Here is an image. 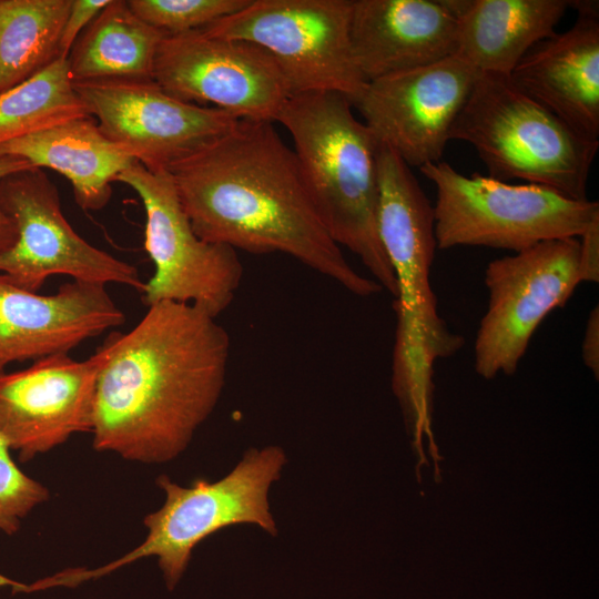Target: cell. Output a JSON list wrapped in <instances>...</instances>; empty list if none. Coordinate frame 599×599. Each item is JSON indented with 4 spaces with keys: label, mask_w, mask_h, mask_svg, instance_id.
<instances>
[{
    "label": "cell",
    "mask_w": 599,
    "mask_h": 599,
    "mask_svg": "<svg viewBox=\"0 0 599 599\" xmlns=\"http://www.w3.org/2000/svg\"><path fill=\"white\" fill-rule=\"evenodd\" d=\"M205 311L160 302L128 333H112L95 386L93 447L144 464L176 458L221 397L231 353Z\"/></svg>",
    "instance_id": "cell-1"
},
{
    "label": "cell",
    "mask_w": 599,
    "mask_h": 599,
    "mask_svg": "<svg viewBox=\"0 0 599 599\" xmlns=\"http://www.w3.org/2000/svg\"><path fill=\"white\" fill-rule=\"evenodd\" d=\"M167 172L202 240L256 255L287 254L357 296L382 291L331 237L294 151L272 122L238 119Z\"/></svg>",
    "instance_id": "cell-2"
},
{
    "label": "cell",
    "mask_w": 599,
    "mask_h": 599,
    "mask_svg": "<svg viewBox=\"0 0 599 599\" xmlns=\"http://www.w3.org/2000/svg\"><path fill=\"white\" fill-rule=\"evenodd\" d=\"M276 122L292 136L306 189L331 237L395 298L396 281L377 223L379 143L355 118L351 100L329 91L292 95Z\"/></svg>",
    "instance_id": "cell-3"
},
{
    "label": "cell",
    "mask_w": 599,
    "mask_h": 599,
    "mask_svg": "<svg viewBox=\"0 0 599 599\" xmlns=\"http://www.w3.org/2000/svg\"><path fill=\"white\" fill-rule=\"evenodd\" d=\"M378 234L397 295L392 384L407 423L430 420L434 365L464 344L439 316L430 285L437 248L434 207L412 172L397 159L379 165Z\"/></svg>",
    "instance_id": "cell-4"
},
{
    "label": "cell",
    "mask_w": 599,
    "mask_h": 599,
    "mask_svg": "<svg viewBox=\"0 0 599 599\" xmlns=\"http://www.w3.org/2000/svg\"><path fill=\"white\" fill-rule=\"evenodd\" d=\"M286 461L283 448L270 445L247 449L238 464L214 483L199 478L183 487L166 475L159 476L156 485L164 491L165 500L160 509L144 517L148 535L138 547L102 567L69 568L45 577V587H77L133 561L156 557L165 586L174 589L193 549L210 535L242 524L277 535L268 490L281 478Z\"/></svg>",
    "instance_id": "cell-5"
},
{
    "label": "cell",
    "mask_w": 599,
    "mask_h": 599,
    "mask_svg": "<svg viewBox=\"0 0 599 599\" xmlns=\"http://www.w3.org/2000/svg\"><path fill=\"white\" fill-rule=\"evenodd\" d=\"M449 139L469 143L493 179L520 180L588 200L599 142L579 135L506 75L478 74Z\"/></svg>",
    "instance_id": "cell-6"
},
{
    "label": "cell",
    "mask_w": 599,
    "mask_h": 599,
    "mask_svg": "<svg viewBox=\"0 0 599 599\" xmlns=\"http://www.w3.org/2000/svg\"><path fill=\"white\" fill-rule=\"evenodd\" d=\"M419 171L436 187L434 230L440 250L486 246L516 253L580 237L599 219L598 201H577L544 185L467 176L441 161Z\"/></svg>",
    "instance_id": "cell-7"
},
{
    "label": "cell",
    "mask_w": 599,
    "mask_h": 599,
    "mask_svg": "<svg viewBox=\"0 0 599 599\" xmlns=\"http://www.w3.org/2000/svg\"><path fill=\"white\" fill-rule=\"evenodd\" d=\"M351 14L352 0H250L201 31L267 51L291 97L329 91L353 104L367 82L353 57Z\"/></svg>",
    "instance_id": "cell-8"
},
{
    "label": "cell",
    "mask_w": 599,
    "mask_h": 599,
    "mask_svg": "<svg viewBox=\"0 0 599 599\" xmlns=\"http://www.w3.org/2000/svg\"><path fill=\"white\" fill-rule=\"evenodd\" d=\"M115 182L130 186L145 212L144 248L154 272L141 292L144 304L186 303L217 318L242 282L237 251L197 236L167 171L152 172L135 162Z\"/></svg>",
    "instance_id": "cell-9"
},
{
    "label": "cell",
    "mask_w": 599,
    "mask_h": 599,
    "mask_svg": "<svg viewBox=\"0 0 599 599\" xmlns=\"http://www.w3.org/2000/svg\"><path fill=\"white\" fill-rule=\"evenodd\" d=\"M580 240L540 242L491 261L488 305L475 339V369L486 379L514 374L545 317L565 306L581 283Z\"/></svg>",
    "instance_id": "cell-10"
},
{
    "label": "cell",
    "mask_w": 599,
    "mask_h": 599,
    "mask_svg": "<svg viewBox=\"0 0 599 599\" xmlns=\"http://www.w3.org/2000/svg\"><path fill=\"white\" fill-rule=\"evenodd\" d=\"M0 207L17 230L14 244L0 254V272L17 285L38 292L53 275L111 283L142 292L135 266L95 247L64 216L59 191L42 169L32 167L0 181Z\"/></svg>",
    "instance_id": "cell-11"
},
{
    "label": "cell",
    "mask_w": 599,
    "mask_h": 599,
    "mask_svg": "<svg viewBox=\"0 0 599 599\" xmlns=\"http://www.w3.org/2000/svg\"><path fill=\"white\" fill-rule=\"evenodd\" d=\"M153 81L184 102L212 104L237 119L272 123L291 97L267 51L201 30L164 34L154 60Z\"/></svg>",
    "instance_id": "cell-12"
},
{
    "label": "cell",
    "mask_w": 599,
    "mask_h": 599,
    "mask_svg": "<svg viewBox=\"0 0 599 599\" xmlns=\"http://www.w3.org/2000/svg\"><path fill=\"white\" fill-rule=\"evenodd\" d=\"M102 133L152 172L174 164L230 131L237 118L184 102L153 80L73 83Z\"/></svg>",
    "instance_id": "cell-13"
},
{
    "label": "cell",
    "mask_w": 599,
    "mask_h": 599,
    "mask_svg": "<svg viewBox=\"0 0 599 599\" xmlns=\"http://www.w3.org/2000/svg\"><path fill=\"white\" fill-rule=\"evenodd\" d=\"M478 74L450 55L367 82L353 106L380 145L420 169L440 161Z\"/></svg>",
    "instance_id": "cell-14"
},
{
    "label": "cell",
    "mask_w": 599,
    "mask_h": 599,
    "mask_svg": "<svg viewBox=\"0 0 599 599\" xmlns=\"http://www.w3.org/2000/svg\"><path fill=\"white\" fill-rule=\"evenodd\" d=\"M108 356L103 344L83 361L59 353L0 374V435L21 461L92 432L97 379Z\"/></svg>",
    "instance_id": "cell-15"
},
{
    "label": "cell",
    "mask_w": 599,
    "mask_h": 599,
    "mask_svg": "<svg viewBox=\"0 0 599 599\" xmlns=\"http://www.w3.org/2000/svg\"><path fill=\"white\" fill-rule=\"evenodd\" d=\"M124 322L105 285L72 280L41 295L0 272V374L12 363L69 354Z\"/></svg>",
    "instance_id": "cell-16"
},
{
    "label": "cell",
    "mask_w": 599,
    "mask_h": 599,
    "mask_svg": "<svg viewBox=\"0 0 599 599\" xmlns=\"http://www.w3.org/2000/svg\"><path fill=\"white\" fill-rule=\"evenodd\" d=\"M351 44L366 82L455 54L450 0H352Z\"/></svg>",
    "instance_id": "cell-17"
},
{
    "label": "cell",
    "mask_w": 599,
    "mask_h": 599,
    "mask_svg": "<svg viewBox=\"0 0 599 599\" xmlns=\"http://www.w3.org/2000/svg\"><path fill=\"white\" fill-rule=\"evenodd\" d=\"M508 78L579 135L599 142V17L578 16L571 28L538 42Z\"/></svg>",
    "instance_id": "cell-18"
},
{
    "label": "cell",
    "mask_w": 599,
    "mask_h": 599,
    "mask_svg": "<svg viewBox=\"0 0 599 599\" xmlns=\"http://www.w3.org/2000/svg\"><path fill=\"white\" fill-rule=\"evenodd\" d=\"M458 18L455 54L479 73L509 77L552 35L570 0H450Z\"/></svg>",
    "instance_id": "cell-19"
},
{
    "label": "cell",
    "mask_w": 599,
    "mask_h": 599,
    "mask_svg": "<svg viewBox=\"0 0 599 599\" xmlns=\"http://www.w3.org/2000/svg\"><path fill=\"white\" fill-rule=\"evenodd\" d=\"M0 156L51 169L72 185L84 211H100L112 196V183L136 161L109 140L90 115L71 119L0 146Z\"/></svg>",
    "instance_id": "cell-20"
},
{
    "label": "cell",
    "mask_w": 599,
    "mask_h": 599,
    "mask_svg": "<svg viewBox=\"0 0 599 599\" xmlns=\"http://www.w3.org/2000/svg\"><path fill=\"white\" fill-rule=\"evenodd\" d=\"M163 37L142 21L128 1L111 0L80 34L68 57L72 83L153 80Z\"/></svg>",
    "instance_id": "cell-21"
},
{
    "label": "cell",
    "mask_w": 599,
    "mask_h": 599,
    "mask_svg": "<svg viewBox=\"0 0 599 599\" xmlns=\"http://www.w3.org/2000/svg\"><path fill=\"white\" fill-rule=\"evenodd\" d=\"M72 0H0V93L58 59Z\"/></svg>",
    "instance_id": "cell-22"
},
{
    "label": "cell",
    "mask_w": 599,
    "mask_h": 599,
    "mask_svg": "<svg viewBox=\"0 0 599 599\" xmlns=\"http://www.w3.org/2000/svg\"><path fill=\"white\" fill-rule=\"evenodd\" d=\"M88 115L70 78L68 59H57L32 78L0 93V146Z\"/></svg>",
    "instance_id": "cell-23"
},
{
    "label": "cell",
    "mask_w": 599,
    "mask_h": 599,
    "mask_svg": "<svg viewBox=\"0 0 599 599\" xmlns=\"http://www.w3.org/2000/svg\"><path fill=\"white\" fill-rule=\"evenodd\" d=\"M250 0H129L130 9L164 34L202 30L248 4Z\"/></svg>",
    "instance_id": "cell-24"
},
{
    "label": "cell",
    "mask_w": 599,
    "mask_h": 599,
    "mask_svg": "<svg viewBox=\"0 0 599 599\" xmlns=\"http://www.w3.org/2000/svg\"><path fill=\"white\" fill-rule=\"evenodd\" d=\"M50 497L49 490L26 475L10 456L0 435V531L16 534L22 520Z\"/></svg>",
    "instance_id": "cell-25"
},
{
    "label": "cell",
    "mask_w": 599,
    "mask_h": 599,
    "mask_svg": "<svg viewBox=\"0 0 599 599\" xmlns=\"http://www.w3.org/2000/svg\"><path fill=\"white\" fill-rule=\"evenodd\" d=\"M111 0H72L62 28L58 59H68L75 41Z\"/></svg>",
    "instance_id": "cell-26"
},
{
    "label": "cell",
    "mask_w": 599,
    "mask_h": 599,
    "mask_svg": "<svg viewBox=\"0 0 599 599\" xmlns=\"http://www.w3.org/2000/svg\"><path fill=\"white\" fill-rule=\"evenodd\" d=\"M579 272L582 282L599 281V219H597L579 237Z\"/></svg>",
    "instance_id": "cell-27"
},
{
    "label": "cell",
    "mask_w": 599,
    "mask_h": 599,
    "mask_svg": "<svg viewBox=\"0 0 599 599\" xmlns=\"http://www.w3.org/2000/svg\"><path fill=\"white\" fill-rule=\"evenodd\" d=\"M34 167L28 161L12 156H0V181L8 175ZM17 240L12 220L0 207V254L9 250Z\"/></svg>",
    "instance_id": "cell-28"
},
{
    "label": "cell",
    "mask_w": 599,
    "mask_h": 599,
    "mask_svg": "<svg viewBox=\"0 0 599 599\" xmlns=\"http://www.w3.org/2000/svg\"><path fill=\"white\" fill-rule=\"evenodd\" d=\"M585 365L599 377V308L596 305L589 313L581 346Z\"/></svg>",
    "instance_id": "cell-29"
},
{
    "label": "cell",
    "mask_w": 599,
    "mask_h": 599,
    "mask_svg": "<svg viewBox=\"0 0 599 599\" xmlns=\"http://www.w3.org/2000/svg\"><path fill=\"white\" fill-rule=\"evenodd\" d=\"M14 580L9 579L6 576L0 575V587H11L13 585Z\"/></svg>",
    "instance_id": "cell-30"
}]
</instances>
